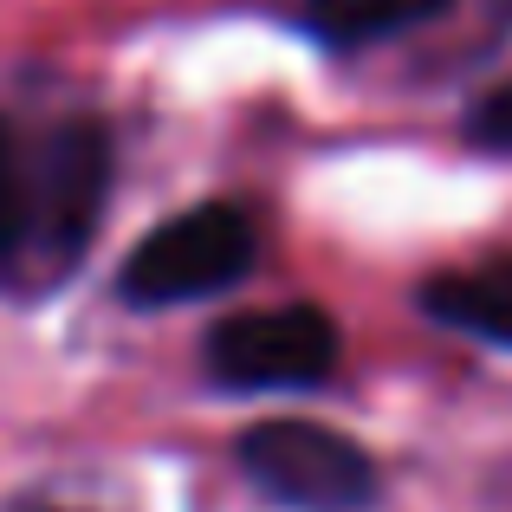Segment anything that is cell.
<instances>
[{
    "instance_id": "8992f818",
    "label": "cell",
    "mask_w": 512,
    "mask_h": 512,
    "mask_svg": "<svg viewBox=\"0 0 512 512\" xmlns=\"http://www.w3.org/2000/svg\"><path fill=\"white\" fill-rule=\"evenodd\" d=\"M299 13L325 46H376L389 33H409L448 13V0H299Z\"/></svg>"
},
{
    "instance_id": "5b68a950",
    "label": "cell",
    "mask_w": 512,
    "mask_h": 512,
    "mask_svg": "<svg viewBox=\"0 0 512 512\" xmlns=\"http://www.w3.org/2000/svg\"><path fill=\"white\" fill-rule=\"evenodd\" d=\"M422 312L435 325H454L467 338H487L512 350V253L487 266H467V273H441L422 286Z\"/></svg>"
},
{
    "instance_id": "3957f363",
    "label": "cell",
    "mask_w": 512,
    "mask_h": 512,
    "mask_svg": "<svg viewBox=\"0 0 512 512\" xmlns=\"http://www.w3.org/2000/svg\"><path fill=\"white\" fill-rule=\"evenodd\" d=\"M111 188V137L91 117L46 130L33 150V286H52L91 247Z\"/></svg>"
},
{
    "instance_id": "7a4b0ae2",
    "label": "cell",
    "mask_w": 512,
    "mask_h": 512,
    "mask_svg": "<svg viewBox=\"0 0 512 512\" xmlns=\"http://www.w3.org/2000/svg\"><path fill=\"white\" fill-rule=\"evenodd\" d=\"M234 461L273 506L292 512H370L376 506V461L350 435L305 415L253 422L234 441Z\"/></svg>"
},
{
    "instance_id": "52a82bcc",
    "label": "cell",
    "mask_w": 512,
    "mask_h": 512,
    "mask_svg": "<svg viewBox=\"0 0 512 512\" xmlns=\"http://www.w3.org/2000/svg\"><path fill=\"white\" fill-rule=\"evenodd\" d=\"M0 286H33V156L0 124Z\"/></svg>"
},
{
    "instance_id": "277c9868",
    "label": "cell",
    "mask_w": 512,
    "mask_h": 512,
    "mask_svg": "<svg viewBox=\"0 0 512 512\" xmlns=\"http://www.w3.org/2000/svg\"><path fill=\"white\" fill-rule=\"evenodd\" d=\"M201 363L221 389H312L338 363V325L318 305L234 312L208 331Z\"/></svg>"
},
{
    "instance_id": "ba28073f",
    "label": "cell",
    "mask_w": 512,
    "mask_h": 512,
    "mask_svg": "<svg viewBox=\"0 0 512 512\" xmlns=\"http://www.w3.org/2000/svg\"><path fill=\"white\" fill-rule=\"evenodd\" d=\"M467 143H480L493 156H512V78L480 91V104L467 111Z\"/></svg>"
},
{
    "instance_id": "6da1fadb",
    "label": "cell",
    "mask_w": 512,
    "mask_h": 512,
    "mask_svg": "<svg viewBox=\"0 0 512 512\" xmlns=\"http://www.w3.org/2000/svg\"><path fill=\"white\" fill-rule=\"evenodd\" d=\"M260 260V227L240 201H201V208L175 214L156 234H143L130 247L124 273H117V299L124 305H188V299H214L234 279L253 273Z\"/></svg>"
}]
</instances>
